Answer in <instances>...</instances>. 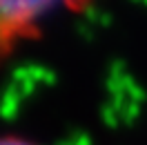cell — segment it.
Listing matches in <instances>:
<instances>
[{
	"mask_svg": "<svg viewBox=\"0 0 147 145\" xmlns=\"http://www.w3.org/2000/svg\"><path fill=\"white\" fill-rule=\"evenodd\" d=\"M92 0H0V65L25 43L40 38L47 20L60 11H80Z\"/></svg>",
	"mask_w": 147,
	"mask_h": 145,
	"instance_id": "1",
	"label": "cell"
},
{
	"mask_svg": "<svg viewBox=\"0 0 147 145\" xmlns=\"http://www.w3.org/2000/svg\"><path fill=\"white\" fill-rule=\"evenodd\" d=\"M0 145H40V143H36V141L29 138V136L7 132V134H0Z\"/></svg>",
	"mask_w": 147,
	"mask_h": 145,
	"instance_id": "2",
	"label": "cell"
}]
</instances>
